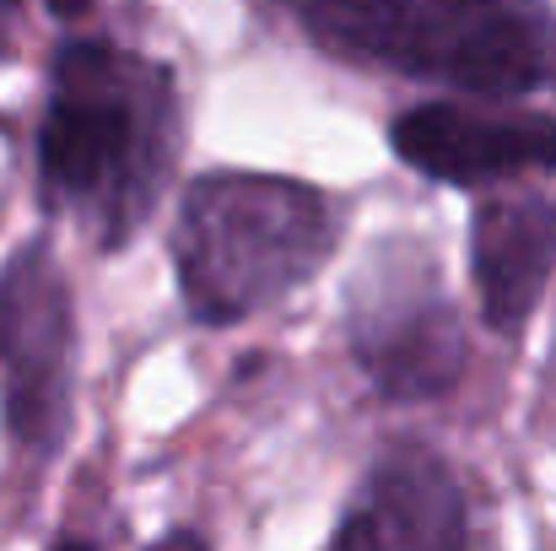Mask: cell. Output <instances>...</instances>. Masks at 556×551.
I'll use <instances>...</instances> for the list:
<instances>
[{
	"label": "cell",
	"mask_w": 556,
	"mask_h": 551,
	"mask_svg": "<svg viewBox=\"0 0 556 551\" xmlns=\"http://www.w3.org/2000/svg\"><path fill=\"white\" fill-rule=\"evenodd\" d=\"M325 54L476 98H519L556 71L546 0H276Z\"/></svg>",
	"instance_id": "3"
},
{
	"label": "cell",
	"mask_w": 556,
	"mask_h": 551,
	"mask_svg": "<svg viewBox=\"0 0 556 551\" xmlns=\"http://www.w3.org/2000/svg\"><path fill=\"white\" fill-rule=\"evenodd\" d=\"M470 509L443 454L394 443L372 465L363 498L336 530V547H465Z\"/></svg>",
	"instance_id": "7"
},
{
	"label": "cell",
	"mask_w": 556,
	"mask_h": 551,
	"mask_svg": "<svg viewBox=\"0 0 556 551\" xmlns=\"http://www.w3.org/2000/svg\"><path fill=\"white\" fill-rule=\"evenodd\" d=\"M389 147L438 184H497L556 168V120L530 109L416 103L389 125Z\"/></svg>",
	"instance_id": "6"
},
{
	"label": "cell",
	"mask_w": 556,
	"mask_h": 551,
	"mask_svg": "<svg viewBox=\"0 0 556 551\" xmlns=\"http://www.w3.org/2000/svg\"><path fill=\"white\" fill-rule=\"evenodd\" d=\"M556 271V200L552 195H497L470 216V276L481 320L497 336L530 325Z\"/></svg>",
	"instance_id": "8"
},
{
	"label": "cell",
	"mask_w": 556,
	"mask_h": 551,
	"mask_svg": "<svg viewBox=\"0 0 556 551\" xmlns=\"http://www.w3.org/2000/svg\"><path fill=\"white\" fill-rule=\"evenodd\" d=\"M352 358L383 400L421 405L459 384L465 373V330L443 292V276L421 254L416 238L378 243L352 281L346 303Z\"/></svg>",
	"instance_id": "4"
},
{
	"label": "cell",
	"mask_w": 556,
	"mask_h": 551,
	"mask_svg": "<svg viewBox=\"0 0 556 551\" xmlns=\"http://www.w3.org/2000/svg\"><path fill=\"white\" fill-rule=\"evenodd\" d=\"M76 303L43 238L0 265V411L22 454H54L71 433Z\"/></svg>",
	"instance_id": "5"
},
{
	"label": "cell",
	"mask_w": 556,
	"mask_h": 551,
	"mask_svg": "<svg viewBox=\"0 0 556 551\" xmlns=\"http://www.w3.org/2000/svg\"><path fill=\"white\" fill-rule=\"evenodd\" d=\"M341 243L325 189L281 174H205L174 222V276L194 325H243L314 281Z\"/></svg>",
	"instance_id": "2"
},
{
	"label": "cell",
	"mask_w": 556,
	"mask_h": 551,
	"mask_svg": "<svg viewBox=\"0 0 556 551\" xmlns=\"http://www.w3.org/2000/svg\"><path fill=\"white\" fill-rule=\"evenodd\" d=\"M179 152L174 71L114 38H65L49 60L38 125L43 205L81 222L98 249H119L157 205Z\"/></svg>",
	"instance_id": "1"
},
{
	"label": "cell",
	"mask_w": 556,
	"mask_h": 551,
	"mask_svg": "<svg viewBox=\"0 0 556 551\" xmlns=\"http://www.w3.org/2000/svg\"><path fill=\"white\" fill-rule=\"evenodd\" d=\"M92 5H98V0H49V11H54L60 22H81Z\"/></svg>",
	"instance_id": "9"
},
{
	"label": "cell",
	"mask_w": 556,
	"mask_h": 551,
	"mask_svg": "<svg viewBox=\"0 0 556 551\" xmlns=\"http://www.w3.org/2000/svg\"><path fill=\"white\" fill-rule=\"evenodd\" d=\"M5 11H16V0H0V16H5Z\"/></svg>",
	"instance_id": "10"
}]
</instances>
